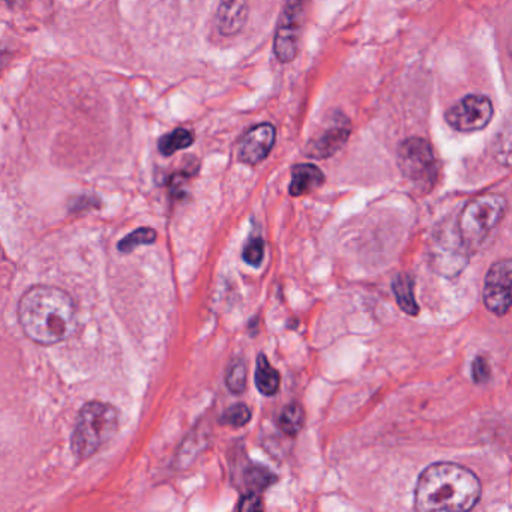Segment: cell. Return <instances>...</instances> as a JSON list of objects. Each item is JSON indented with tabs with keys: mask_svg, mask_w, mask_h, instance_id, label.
<instances>
[{
	"mask_svg": "<svg viewBox=\"0 0 512 512\" xmlns=\"http://www.w3.org/2000/svg\"><path fill=\"white\" fill-rule=\"evenodd\" d=\"M19 322L35 343H61L76 331V304L58 287H32L20 301Z\"/></svg>",
	"mask_w": 512,
	"mask_h": 512,
	"instance_id": "1",
	"label": "cell"
},
{
	"mask_svg": "<svg viewBox=\"0 0 512 512\" xmlns=\"http://www.w3.org/2000/svg\"><path fill=\"white\" fill-rule=\"evenodd\" d=\"M478 476L455 463H436L424 470L416 482L415 509L470 511L481 499Z\"/></svg>",
	"mask_w": 512,
	"mask_h": 512,
	"instance_id": "2",
	"label": "cell"
},
{
	"mask_svg": "<svg viewBox=\"0 0 512 512\" xmlns=\"http://www.w3.org/2000/svg\"><path fill=\"white\" fill-rule=\"evenodd\" d=\"M119 427L118 410L107 403L92 401L86 404L77 418L73 434V452L79 460L94 455L109 442Z\"/></svg>",
	"mask_w": 512,
	"mask_h": 512,
	"instance_id": "3",
	"label": "cell"
},
{
	"mask_svg": "<svg viewBox=\"0 0 512 512\" xmlns=\"http://www.w3.org/2000/svg\"><path fill=\"white\" fill-rule=\"evenodd\" d=\"M506 212V202L497 194H485L467 203L458 221V233L467 251H475L487 241Z\"/></svg>",
	"mask_w": 512,
	"mask_h": 512,
	"instance_id": "4",
	"label": "cell"
},
{
	"mask_svg": "<svg viewBox=\"0 0 512 512\" xmlns=\"http://www.w3.org/2000/svg\"><path fill=\"white\" fill-rule=\"evenodd\" d=\"M398 167L404 178L419 193L433 190L439 179V163L430 143L421 137H410L398 148Z\"/></svg>",
	"mask_w": 512,
	"mask_h": 512,
	"instance_id": "5",
	"label": "cell"
},
{
	"mask_svg": "<svg viewBox=\"0 0 512 512\" xmlns=\"http://www.w3.org/2000/svg\"><path fill=\"white\" fill-rule=\"evenodd\" d=\"M310 0H286L277 31H275L274 52L278 61L289 64L301 49L302 35L308 17Z\"/></svg>",
	"mask_w": 512,
	"mask_h": 512,
	"instance_id": "6",
	"label": "cell"
},
{
	"mask_svg": "<svg viewBox=\"0 0 512 512\" xmlns=\"http://www.w3.org/2000/svg\"><path fill=\"white\" fill-rule=\"evenodd\" d=\"M493 103L484 95H467L446 112L449 127L460 133L484 130L493 119Z\"/></svg>",
	"mask_w": 512,
	"mask_h": 512,
	"instance_id": "7",
	"label": "cell"
},
{
	"mask_svg": "<svg viewBox=\"0 0 512 512\" xmlns=\"http://www.w3.org/2000/svg\"><path fill=\"white\" fill-rule=\"evenodd\" d=\"M511 260H499L491 265L485 275L484 299L485 307L496 316H505L511 308Z\"/></svg>",
	"mask_w": 512,
	"mask_h": 512,
	"instance_id": "8",
	"label": "cell"
},
{
	"mask_svg": "<svg viewBox=\"0 0 512 512\" xmlns=\"http://www.w3.org/2000/svg\"><path fill=\"white\" fill-rule=\"evenodd\" d=\"M350 131H352V127H350L349 119L341 113H335L329 127L307 143L305 154L308 157L316 158V160H326L340 151L341 146H344L349 139Z\"/></svg>",
	"mask_w": 512,
	"mask_h": 512,
	"instance_id": "9",
	"label": "cell"
},
{
	"mask_svg": "<svg viewBox=\"0 0 512 512\" xmlns=\"http://www.w3.org/2000/svg\"><path fill=\"white\" fill-rule=\"evenodd\" d=\"M275 137H277V131L271 124L257 125L253 130L248 131L239 143V161L250 166L262 163L274 148Z\"/></svg>",
	"mask_w": 512,
	"mask_h": 512,
	"instance_id": "10",
	"label": "cell"
},
{
	"mask_svg": "<svg viewBox=\"0 0 512 512\" xmlns=\"http://www.w3.org/2000/svg\"><path fill=\"white\" fill-rule=\"evenodd\" d=\"M467 248L461 241L460 233L445 238V235L436 239L433 248V263L439 274L457 275L466 266Z\"/></svg>",
	"mask_w": 512,
	"mask_h": 512,
	"instance_id": "11",
	"label": "cell"
},
{
	"mask_svg": "<svg viewBox=\"0 0 512 512\" xmlns=\"http://www.w3.org/2000/svg\"><path fill=\"white\" fill-rule=\"evenodd\" d=\"M247 17V0H221L217 16L218 31L224 37H233L242 31Z\"/></svg>",
	"mask_w": 512,
	"mask_h": 512,
	"instance_id": "12",
	"label": "cell"
},
{
	"mask_svg": "<svg viewBox=\"0 0 512 512\" xmlns=\"http://www.w3.org/2000/svg\"><path fill=\"white\" fill-rule=\"evenodd\" d=\"M325 175L319 167L313 164H298L292 170V182H290V196L301 197L313 193L322 187Z\"/></svg>",
	"mask_w": 512,
	"mask_h": 512,
	"instance_id": "13",
	"label": "cell"
},
{
	"mask_svg": "<svg viewBox=\"0 0 512 512\" xmlns=\"http://www.w3.org/2000/svg\"><path fill=\"white\" fill-rule=\"evenodd\" d=\"M392 292H394L395 299H397L398 307L409 314V316H416L419 313L418 302L413 293V280L410 275L398 274L392 280Z\"/></svg>",
	"mask_w": 512,
	"mask_h": 512,
	"instance_id": "14",
	"label": "cell"
},
{
	"mask_svg": "<svg viewBox=\"0 0 512 512\" xmlns=\"http://www.w3.org/2000/svg\"><path fill=\"white\" fill-rule=\"evenodd\" d=\"M256 386L260 394L266 397L277 394L280 389V373L269 364L268 358L263 353L257 356Z\"/></svg>",
	"mask_w": 512,
	"mask_h": 512,
	"instance_id": "15",
	"label": "cell"
},
{
	"mask_svg": "<svg viewBox=\"0 0 512 512\" xmlns=\"http://www.w3.org/2000/svg\"><path fill=\"white\" fill-rule=\"evenodd\" d=\"M193 143L194 134L191 133V131L184 130V128H178V130L161 137L158 148H160V152L164 157H170V155L175 154V152L190 148Z\"/></svg>",
	"mask_w": 512,
	"mask_h": 512,
	"instance_id": "16",
	"label": "cell"
},
{
	"mask_svg": "<svg viewBox=\"0 0 512 512\" xmlns=\"http://www.w3.org/2000/svg\"><path fill=\"white\" fill-rule=\"evenodd\" d=\"M304 422V409L296 403H292L289 404V406L284 407L280 418H278V425H280L281 431L290 437H295L296 434L302 430Z\"/></svg>",
	"mask_w": 512,
	"mask_h": 512,
	"instance_id": "17",
	"label": "cell"
},
{
	"mask_svg": "<svg viewBox=\"0 0 512 512\" xmlns=\"http://www.w3.org/2000/svg\"><path fill=\"white\" fill-rule=\"evenodd\" d=\"M275 481H277V478H275L274 473H272L271 470L266 469V467L251 466L245 470V482H247L251 491H256V493L271 487Z\"/></svg>",
	"mask_w": 512,
	"mask_h": 512,
	"instance_id": "18",
	"label": "cell"
},
{
	"mask_svg": "<svg viewBox=\"0 0 512 512\" xmlns=\"http://www.w3.org/2000/svg\"><path fill=\"white\" fill-rule=\"evenodd\" d=\"M227 388L233 392V394H242L247 388V367L244 362L235 361L230 365L229 371L226 376Z\"/></svg>",
	"mask_w": 512,
	"mask_h": 512,
	"instance_id": "19",
	"label": "cell"
},
{
	"mask_svg": "<svg viewBox=\"0 0 512 512\" xmlns=\"http://www.w3.org/2000/svg\"><path fill=\"white\" fill-rule=\"evenodd\" d=\"M251 419V412L245 404H235V406L227 409L221 416L220 422L230 427L241 428L247 425Z\"/></svg>",
	"mask_w": 512,
	"mask_h": 512,
	"instance_id": "20",
	"label": "cell"
},
{
	"mask_svg": "<svg viewBox=\"0 0 512 512\" xmlns=\"http://www.w3.org/2000/svg\"><path fill=\"white\" fill-rule=\"evenodd\" d=\"M157 239V233L152 229H139L136 232L128 235L124 241H121L119 244V250L122 253H128V251L134 250V248L139 247V245L152 244V242Z\"/></svg>",
	"mask_w": 512,
	"mask_h": 512,
	"instance_id": "21",
	"label": "cell"
},
{
	"mask_svg": "<svg viewBox=\"0 0 512 512\" xmlns=\"http://www.w3.org/2000/svg\"><path fill=\"white\" fill-rule=\"evenodd\" d=\"M263 254H265V244H263L262 239L254 238L245 245L242 257H244L248 265L253 266V268H259L263 260Z\"/></svg>",
	"mask_w": 512,
	"mask_h": 512,
	"instance_id": "22",
	"label": "cell"
},
{
	"mask_svg": "<svg viewBox=\"0 0 512 512\" xmlns=\"http://www.w3.org/2000/svg\"><path fill=\"white\" fill-rule=\"evenodd\" d=\"M490 364L484 356H478L472 364V377L475 383H485L490 379Z\"/></svg>",
	"mask_w": 512,
	"mask_h": 512,
	"instance_id": "23",
	"label": "cell"
},
{
	"mask_svg": "<svg viewBox=\"0 0 512 512\" xmlns=\"http://www.w3.org/2000/svg\"><path fill=\"white\" fill-rule=\"evenodd\" d=\"M236 509H238V511H262V497H260L259 493H256V491H251V493H248L247 496L239 500Z\"/></svg>",
	"mask_w": 512,
	"mask_h": 512,
	"instance_id": "24",
	"label": "cell"
},
{
	"mask_svg": "<svg viewBox=\"0 0 512 512\" xmlns=\"http://www.w3.org/2000/svg\"><path fill=\"white\" fill-rule=\"evenodd\" d=\"M10 7H22L25 5L26 0H4Z\"/></svg>",
	"mask_w": 512,
	"mask_h": 512,
	"instance_id": "25",
	"label": "cell"
},
{
	"mask_svg": "<svg viewBox=\"0 0 512 512\" xmlns=\"http://www.w3.org/2000/svg\"><path fill=\"white\" fill-rule=\"evenodd\" d=\"M7 53H5V50L0 49V70L4 68V65L7 64Z\"/></svg>",
	"mask_w": 512,
	"mask_h": 512,
	"instance_id": "26",
	"label": "cell"
}]
</instances>
